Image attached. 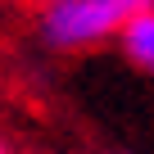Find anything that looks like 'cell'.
Instances as JSON below:
<instances>
[{
	"label": "cell",
	"instance_id": "cell-1",
	"mask_svg": "<svg viewBox=\"0 0 154 154\" xmlns=\"http://www.w3.org/2000/svg\"><path fill=\"white\" fill-rule=\"evenodd\" d=\"M154 9V0H45L41 32L59 50L95 45L109 32H122L136 14Z\"/></svg>",
	"mask_w": 154,
	"mask_h": 154
},
{
	"label": "cell",
	"instance_id": "cell-2",
	"mask_svg": "<svg viewBox=\"0 0 154 154\" xmlns=\"http://www.w3.org/2000/svg\"><path fill=\"white\" fill-rule=\"evenodd\" d=\"M118 36H122V50H127L140 68H149V72H154V9L136 14Z\"/></svg>",
	"mask_w": 154,
	"mask_h": 154
}]
</instances>
